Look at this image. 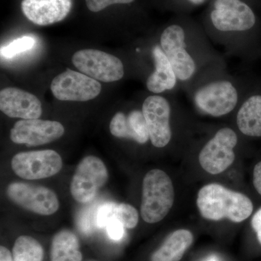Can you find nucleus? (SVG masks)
<instances>
[{
  "instance_id": "f257e3e1",
  "label": "nucleus",
  "mask_w": 261,
  "mask_h": 261,
  "mask_svg": "<svg viewBox=\"0 0 261 261\" xmlns=\"http://www.w3.org/2000/svg\"><path fill=\"white\" fill-rule=\"evenodd\" d=\"M211 36L216 42L248 58L261 53L256 14L243 0H214L209 13Z\"/></svg>"
},
{
  "instance_id": "f03ea898",
  "label": "nucleus",
  "mask_w": 261,
  "mask_h": 261,
  "mask_svg": "<svg viewBox=\"0 0 261 261\" xmlns=\"http://www.w3.org/2000/svg\"><path fill=\"white\" fill-rule=\"evenodd\" d=\"M251 82L228 74L218 63L204 70L187 89L199 112L220 118L238 109Z\"/></svg>"
},
{
  "instance_id": "7ed1b4c3",
  "label": "nucleus",
  "mask_w": 261,
  "mask_h": 261,
  "mask_svg": "<svg viewBox=\"0 0 261 261\" xmlns=\"http://www.w3.org/2000/svg\"><path fill=\"white\" fill-rule=\"evenodd\" d=\"M159 44L172 65L179 86L186 89L204 70L219 63L205 39L196 37L179 23L171 24L163 31Z\"/></svg>"
},
{
  "instance_id": "20e7f679",
  "label": "nucleus",
  "mask_w": 261,
  "mask_h": 261,
  "mask_svg": "<svg viewBox=\"0 0 261 261\" xmlns=\"http://www.w3.org/2000/svg\"><path fill=\"white\" fill-rule=\"evenodd\" d=\"M197 206L204 219L216 221L228 219L233 223L243 222L253 211L247 196L219 184H209L200 189Z\"/></svg>"
},
{
  "instance_id": "39448f33",
  "label": "nucleus",
  "mask_w": 261,
  "mask_h": 261,
  "mask_svg": "<svg viewBox=\"0 0 261 261\" xmlns=\"http://www.w3.org/2000/svg\"><path fill=\"white\" fill-rule=\"evenodd\" d=\"M173 202L174 189L171 178L161 170H151L142 183V219L148 224L162 221L171 211Z\"/></svg>"
},
{
  "instance_id": "423d86ee",
  "label": "nucleus",
  "mask_w": 261,
  "mask_h": 261,
  "mask_svg": "<svg viewBox=\"0 0 261 261\" xmlns=\"http://www.w3.org/2000/svg\"><path fill=\"white\" fill-rule=\"evenodd\" d=\"M238 143L236 132L229 127L220 128L207 141L199 154L201 167L211 174H219L232 165Z\"/></svg>"
},
{
  "instance_id": "0eeeda50",
  "label": "nucleus",
  "mask_w": 261,
  "mask_h": 261,
  "mask_svg": "<svg viewBox=\"0 0 261 261\" xmlns=\"http://www.w3.org/2000/svg\"><path fill=\"white\" fill-rule=\"evenodd\" d=\"M108 172L102 160L87 156L79 163L70 183V193L77 202L88 203L108 181Z\"/></svg>"
},
{
  "instance_id": "6e6552de",
  "label": "nucleus",
  "mask_w": 261,
  "mask_h": 261,
  "mask_svg": "<svg viewBox=\"0 0 261 261\" xmlns=\"http://www.w3.org/2000/svg\"><path fill=\"white\" fill-rule=\"evenodd\" d=\"M72 62L82 73L100 82H117L124 75V66L119 58L97 49L77 51Z\"/></svg>"
},
{
  "instance_id": "1a4fd4ad",
  "label": "nucleus",
  "mask_w": 261,
  "mask_h": 261,
  "mask_svg": "<svg viewBox=\"0 0 261 261\" xmlns=\"http://www.w3.org/2000/svg\"><path fill=\"white\" fill-rule=\"evenodd\" d=\"M142 111L152 145L157 148L166 147L172 139V105L166 97L153 94L144 100Z\"/></svg>"
},
{
  "instance_id": "9d476101",
  "label": "nucleus",
  "mask_w": 261,
  "mask_h": 261,
  "mask_svg": "<svg viewBox=\"0 0 261 261\" xmlns=\"http://www.w3.org/2000/svg\"><path fill=\"white\" fill-rule=\"evenodd\" d=\"M12 168L19 177L27 180L51 177L63 167L61 156L53 149L30 151L15 154Z\"/></svg>"
},
{
  "instance_id": "9b49d317",
  "label": "nucleus",
  "mask_w": 261,
  "mask_h": 261,
  "mask_svg": "<svg viewBox=\"0 0 261 261\" xmlns=\"http://www.w3.org/2000/svg\"><path fill=\"white\" fill-rule=\"evenodd\" d=\"M50 89L53 95L59 100L86 102L97 97L102 86L88 75L67 69L55 77Z\"/></svg>"
},
{
  "instance_id": "f8f14e48",
  "label": "nucleus",
  "mask_w": 261,
  "mask_h": 261,
  "mask_svg": "<svg viewBox=\"0 0 261 261\" xmlns=\"http://www.w3.org/2000/svg\"><path fill=\"white\" fill-rule=\"evenodd\" d=\"M7 194L15 204L35 214L49 216L59 208L56 194L47 187L14 182L8 187Z\"/></svg>"
},
{
  "instance_id": "ddd939ff",
  "label": "nucleus",
  "mask_w": 261,
  "mask_h": 261,
  "mask_svg": "<svg viewBox=\"0 0 261 261\" xmlns=\"http://www.w3.org/2000/svg\"><path fill=\"white\" fill-rule=\"evenodd\" d=\"M65 128L60 122L37 119L21 120L10 130V140L14 143L39 146L50 143L64 135Z\"/></svg>"
},
{
  "instance_id": "4468645a",
  "label": "nucleus",
  "mask_w": 261,
  "mask_h": 261,
  "mask_svg": "<svg viewBox=\"0 0 261 261\" xmlns=\"http://www.w3.org/2000/svg\"><path fill=\"white\" fill-rule=\"evenodd\" d=\"M236 124L246 137L261 138V82L252 80L237 111Z\"/></svg>"
},
{
  "instance_id": "2eb2a0df",
  "label": "nucleus",
  "mask_w": 261,
  "mask_h": 261,
  "mask_svg": "<svg viewBox=\"0 0 261 261\" xmlns=\"http://www.w3.org/2000/svg\"><path fill=\"white\" fill-rule=\"evenodd\" d=\"M0 110L10 118L37 119L42 113V103L34 94L15 87L0 92Z\"/></svg>"
},
{
  "instance_id": "dca6fc26",
  "label": "nucleus",
  "mask_w": 261,
  "mask_h": 261,
  "mask_svg": "<svg viewBox=\"0 0 261 261\" xmlns=\"http://www.w3.org/2000/svg\"><path fill=\"white\" fill-rule=\"evenodd\" d=\"M71 0H23L24 15L32 23L48 25L61 21L71 9Z\"/></svg>"
},
{
  "instance_id": "f3484780",
  "label": "nucleus",
  "mask_w": 261,
  "mask_h": 261,
  "mask_svg": "<svg viewBox=\"0 0 261 261\" xmlns=\"http://www.w3.org/2000/svg\"><path fill=\"white\" fill-rule=\"evenodd\" d=\"M154 70L146 81V87L154 94L171 92L179 87L176 73L160 44H154L151 51Z\"/></svg>"
},
{
  "instance_id": "a211bd4d",
  "label": "nucleus",
  "mask_w": 261,
  "mask_h": 261,
  "mask_svg": "<svg viewBox=\"0 0 261 261\" xmlns=\"http://www.w3.org/2000/svg\"><path fill=\"white\" fill-rule=\"evenodd\" d=\"M110 130L114 137L134 140L140 145L149 140L147 122L140 110H133L128 115L117 113L111 120Z\"/></svg>"
},
{
  "instance_id": "6ab92c4d",
  "label": "nucleus",
  "mask_w": 261,
  "mask_h": 261,
  "mask_svg": "<svg viewBox=\"0 0 261 261\" xmlns=\"http://www.w3.org/2000/svg\"><path fill=\"white\" fill-rule=\"evenodd\" d=\"M194 242L191 231L178 229L170 233L151 255V261H180Z\"/></svg>"
},
{
  "instance_id": "aec40b11",
  "label": "nucleus",
  "mask_w": 261,
  "mask_h": 261,
  "mask_svg": "<svg viewBox=\"0 0 261 261\" xmlns=\"http://www.w3.org/2000/svg\"><path fill=\"white\" fill-rule=\"evenodd\" d=\"M82 252L76 235L64 229L55 235L51 242V261H82Z\"/></svg>"
},
{
  "instance_id": "412c9836",
  "label": "nucleus",
  "mask_w": 261,
  "mask_h": 261,
  "mask_svg": "<svg viewBox=\"0 0 261 261\" xmlns=\"http://www.w3.org/2000/svg\"><path fill=\"white\" fill-rule=\"evenodd\" d=\"M13 256L14 261H42L44 250L36 239L20 236L13 245Z\"/></svg>"
},
{
  "instance_id": "4be33fe9",
  "label": "nucleus",
  "mask_w": 261,
  "mask_h": 261,
  "mask_svg": "<svg viewBox=\"0 0 261 261\" xmlns=\"http://www.w3.org/2000/svg\"><path fill=\"white\" fill-rule=\"evenodd\" d=\"M34 44H35V40L34 38L29 37V36H24V37L15 39L8 45L2 47L1 51H1V56L9 59L20 53L29 50L34 47Z\"/></svg>"
},
{
  "instance_id": "5701e85b",
  "label": "nucleus",
  "mask_w": 261,
  "mask_h": 261,
  "mask_svg": "<svg viewBox=\"0 0 261 261\" xmlns=\"http://www.w3.org/2000/svg\"><path fill=\"white\" fill-rule=\"evenodd\" d=\"M114 216L125 228H134L138 224V212L135 207L129 204L121 203L117 205Z\"/></svg>"
},
{
  "instance_id": "b1692460",
  "label": "nucleus",
  "mask_w": 261,
  "mask_h": 261,
  "mask_svg": "<svg viewBox=\"0 0 261 261\" xmlns=\"http://www.w3.org/2000/svg\"><path fill=\"white\" fill-rule=\"evenodd\" d=\"M99 205L94 204L84 209L80 213L78 217V228L84 234L89 235L93 232L96 224V215Z\"/></svg>"
},
{
  "instance_id": "393cba45",
  "label": "nucleus",
  "mask_w": 261,
  "mask_h": 261,
  "mask_svg": "<svg viewBox=\"0 0 261 261\" xmlns=\"http://www.w3.org/2000/svg\"><path fill=\"white\" fill-rule=\"evenodd\" d=\"M116 206L114 202H106L99 205L96 215L97 228H102L107 226L110 220L114 217Z\"/></svg>"
},
{
  "instance_id": "a878e982",
  "label": "nucleus",
  "mask_w": 261,
  "mask_h": 261,
  "mask_svg": "<svg viewBox=\"0 0 261 261\" xmlns=\"http://www.w3.org/2000/svg\"><path fill=\"white\" fill-rule=\"evenodd\" d=\"M135 0H86L87 8L90 11L97 12L101 11L110 5L115 4H129Z\"/></svg>"
},
{
  "instance_id": "bb28decb",
  "label": "nucleus",
  "mask_w": 261,
  "mask_h": 261,
  "mask_svg": "<svg viewBox=\"0 0 261 261\" xmlns=\"http://www.w3.org/2000/svg\"><path fill=\"white\" fill-rule=\"evenodd\" d=\"M124 226L116 218H112L106 226L108 237L115 241H119L124 236Z\"/></svg>"
},
{
  "instance_id": "cd10ccee",
  "label": "nucleus",
  "mask_w": 261,
  "mask_h": 261,
  "mask_svg": "<svg viewBox=\"0 0 261 261\" xmlns=\"http://www.w3.org/2000/svg\"><path fill=\"white\" fill-rule=\"evenodd\" d=\"M251 224L254 231L256 232L257 240L261 245V208L254 215Z\"/></svg>"
},
{
  "instance_id": "c85d7f7f",
  "label": "nucleus",
  "mask_w": 261,
  "mask_h": 261,
  "mask_svg": "<svg viewBox=\"0 0 261 261\" xmlns=\"http://www.w3.org/2000/svg\"><path fill=\"white\" fill-rule=\"evenodd\" d=\"M253 185L261 195V161L255 165L253 170Z\"/></svg>"
},
{
  "instance_id": "c756f323",
  "label": "nucleus",
  "mask_w": 261,
  "mask_h": 261,
  "mask_svg": "<svg viewBox=\"0 0 261 261\" xmlns=\"http://www.w3.org/2000/svg\"><path fill=\"white\" fill-rule=\"evenodd\" d=\"M0 261H14L11 252L4 246L0 247Z\"/></svg>"
},
{
  "instance_id": "7c9ffc66",
  "label": "nucleus",
  "mask_w": 261,
  "mask_h": 261,
  "mask_svg": "<svg viewBox=\"0 0 261 261\" xmlns=\"http://www.w3.org/2000/svg\"><path fill=\"white\" fill-rule=\"evenodd\" d=\"M187 1L194 6H200V5L205 4L207 0H187Z\"/></svg>"
}]
</instances>
